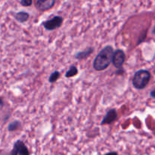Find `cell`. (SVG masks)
Instances as JSON below:
<instances>
[{
  "label": "cell",
  "mask_w": 155,
  "mask_h": 155,
  "mask_svg": "<svg viewBox=\"0 0 155 155\" xmlns=\"http://www.w3.org/2000/svg\"><path fill=\"white\" fill-rule=\"evenodd\" d=\"M114 52V51L111 46H107L103 48L94 59V69L98 71L106 69L112 62Z\"/></svg>",
  "instance_id": "6da1fadb"
},
{
  "label": "cell",
  "mask_w": 155,
  "mask_h": 155,
  "mask_svg": "<svg viewBox=\"0 0 155 155\" xmlns=\"http://www.w3.org/2000/svg\"><path fill=\"white\" fill-rule=\"evenodd\" d=\"M151 74L149 71L145 69H141L135 73L133 78V85L138 90L144 89L149 83Z\"/></svg>",
  "instance_id": "7a4b0ae2"
},
{
  "label": "cell",
  "mask_w": 155,
  "mask_h": 155,
  "mask_svg": "<svg viewBox=\"0 0 155 155\" xmlns=\"http://www.w3.org/2000/svg\"><path fill=\"white\" fill-rule=\"evenodd\" d=\"M62 23H63V18L61 16L56 15L53 17L51 19L43 21L42 25L47 30H53L60 27Z\"/></svg>",
  "instance_id": "3957f363"
},
{
  "label": "cell",
  "mask_w": 155,
  "mask_h": 155,
  "mask_svg": "<svg viewBox=\"0 0 155 155\" xmlns=\"http://www.w3.org/2000/svg\"><path fill=\"white\" fill-rule=\"evenodd\" d=\"M10 155H30V152L25 144L21 140H18L14 144Z\"/></svg>",
  "instance_id": "277c9868"
},
{
  "label": "cell",
  "mask_w": 155,
  "mask_h": 155,
  "mask_svg": "<svg viewBox=\"0 0 155 155\" xmlns=\"http://www.w3.org/2000/svg\"><path fill=\"white\" fill-rule=\"evenodd\" d=\"M126 54L122 50H117L114 52L112 63L117 68H120L125 62Z\"/></svg>",
  "instance_id": "5b68a950"
},
{
  "label": "cell",
  "mask_w": 155,
  "mask_h": 155,
  "mask_svg": "<svg viewBox=\"0 0 155 155\" xmlns=\"http://www.w3.org/2000/svg\"><path fill=\"white\" fill-rule=\"evenodd\" d=\"M56 0H37L36 3V7L38 10L41 12L49 10L55 4Z\"/></svg>",
  "instance_id": "8992f818"
},
{
  "label": "cell",
  "mask_w": 155,
  "mask_h": 155,
  "mask_svg": "<svg viewBox=\"0 0 155 155\" xmlns=\"http://www.w3.org/2000/svg\"><path fill=\"white\" fill-rule=\"evenodd\" d=\"M117 118V112L115 109H111L108 111V112L106 113L105 116L104 117L103 120L101 121V125L104 126V125H107V124H111L112 122L116 120V119Z\"/></svg>",
  "instance_id": "52a82bcc"
},
{
  "label": "cell",
  "mask_w": 155,
  "mask_h": 155,
  "mask_svg": "<svg viewBox=\"0 0 155 155\" xmlns=\"http://www.w3.org/2000/svg\"><path fill=\"white\" fill-rule=\"evenodd\" d=\"M93 51H94V49L92 48V47H89V48L86 49V50H84V51H81L77 53V54L74 56V57L77 59H80V60L86 59L88 56H90V55L93 53Z\"/></svg>",
  "instance_id": "ba28073f"
},
{
  "label": "cell",
  "mask_w": 155,
  "mask_h": 155,
  "mask_svg": "<svg viewBox=\"0 0 155 155\" xmlns=\"http://www.w3.org/2000/svg\"><path fill=\"white\" fill-rule=\"evenodd\" d=\"M30 18V15L25 12H19L15 15V19L20 23L27 22Z\"/></svg>",
  "instance_id": "9c48e42d"
},
{
  "label": "cell",
  "mask_w": 155,
  "mask_h": 155,
  "mask_svg": "<svg viewBox=\"0 0 155 155\" xmlns=\"http://www.w3.org/2000/svg\"><path fill=\"white\" fill-rule=\"evenodd\" d=\"M21 126V122L18 121V120H15V121L12 122L8 125V130L9 132H15V131L18 130Z\"/></svg>",
  "instance_id": "30bf717a"
},
{
  "label": "cell",
  "mask_w": 155,
  "mask_h": 155,
  "mask_svg": "<svg viewBox=\"0 0 155 155\" xmlns=\"http://www.w3.org/2000/svg\"><path fill=\"white\" fill-rule=\"evenodd\" d=\"M78 74V69H77V67L75 65H71L70 67L69 70L66 72L65 74V77L66 78H72L74 76L77 75Z\"/></svg>",
  "instance_id": "8fae6325"
},
{
  "label": "cell",
  "mask_w": 155,
  "mask_h": 155,
  "mask_svg": "<svg viewBox=\"0 0 155 155\" xmlns=\"http://www.w3.org/2000/svg\"><path fill=\"white\" fill-rule=\"evenodd\" d=\"M60 75H61V74L59 71H54V72H53L52 74L50 75L49 78H48V81H49L50 83H54V82H55L59 78Z\"/></svg>",
  "instance_id": "7c38bea8"
},
{
  "label": "cell",
  "mask_w": 155,
  "mask_h": 155,
  "mask_svg": "<svg viewBox=\"0 0 155 155\" xmlns=\"http://www.w3.org/2000/svg\"><path fill=\"white\" fill-rule=\"evenodd\" d=\"M20 3L24 7H29L33 4V0H21Z\"/></svg>",
  "instance_id": "4fadbf2b"
},
{
  "label": "cell",
  "mask_w": 155,
  "mask_h": 155,
  "mask_svg": "<svg viewBox=\"0 0 155 155\" xmlns=\"http://www.w3.org/2000/svg\"><path fill=\"white\" fill-rule=\"evenodd\" d=\"M150 96H151L152 98H154L155 99V88H153L152 91L150 92Z\"/></svg>",
  "instance_id": "5bb4252c"
},
{
  "label": "cell",
  "mask_w": 155,
  "mask_h": 155,
  "mask_svg": "<svg viewBox=\"0 0 155 155\" xmlns=\"http://www.w3.org/2000/svg\"><path fill=\"white\" fill-rule=\"evenodd\" d=\"M104 155H118V153L115 151H111V152H108V153H105Z\"/></svg>",
  "instance_id": "9a60e30c"
},
{
  "label": "cell",
  "mask_w": 155,
  "mask_h": 155,
  "mask_svg": "<svg viewBox=\"0 0 155 155\" xmlns=\"http://www.w3.org/2000/svg\"><path fill=\"white\" fill-rule=\"evenodd\" d=\"M3 106H4V101H3V99L0 97V108H2Z\"/></svg>",
  "instance_id": "2e32d148"
},
{
  "label": "cell",
  "mask_w": 155,
  "mask_h": 155,
  "mask_svg": "<svg viewBox=\"0 0 155 155\" xmlns=\"http://www.w3.org/2000/svg\"><path fill=\"white\" fill-rule=\"evenodd\" d=\"M152 33H154V34H155V25H154V29H153V30H152Z\"/></svg>",
  "instance_id": "e0dca14e"
}]
</instances>
